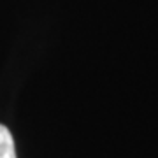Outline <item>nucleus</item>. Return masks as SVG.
<instances>
[{
    "mask_svg": "<svg viewBox=\"0 0 158 158\" xmlns=\"http://www.w3.org/2000/svg\"><path fill=\"white\" fill-rule=\"evenodd\" d=\"M0 158H16L14 139L6 125H0Z\"/></svg>",
    "mask_w": 158,
    "mask_h": 158,
    "instance_id": "obj_1",
    "label": "nucleus"
}]
</instances>
